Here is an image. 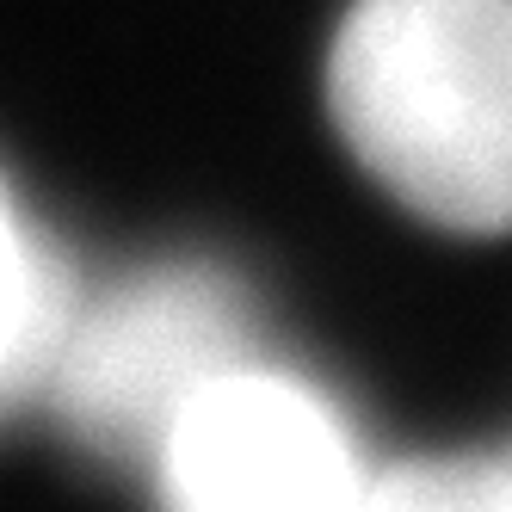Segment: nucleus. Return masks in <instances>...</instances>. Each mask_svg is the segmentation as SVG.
Returning <instances> with one entry per match:
<instances>
[{
	"label": "nucleus",
	"instance_id": "5",
	"mask_svg": "<svg viewBox=\"0 0 512 512\" xmlns=\"http://www.w3.org/2000/svg\"><path fill=\"white\" fill-rule=\"evenodd\" d=\"M371 512H512V445L377 463Z\"/></svg>",
	"mask_w": 512,
	"mask_h": 512
},
{
	"label": "nucleus",
	"instance_id": "2",
	"mask_svg": "<svg viewBox=\"0 0 512 512\" xmlns=\"http://www.w3.org/2000/svg\"><path fill=\"white\" fill-rule=\"evenodd\" d=\"M253 352L247 290L223 266L161 260L99 297L75 290L44 395L81 451L142 469L161 432Z\"/></svg>",
	"mask_w": 512,
	"mask_h": 512
},
{
	"label": "nucleus",
	"instance_id": "4",
	"mask_svg": "<svg viewBox=\"0 0 512 512\" xmlns=\"http://www.w3.org/2000/svg\"><path fill=\"white\" fill-rule=\"evenodd\" d=\"M68 309H75L68 260L0 173V414L44 395Z\"/></svg>",
	"mask_w": 512,
	"mask_h": 512
},
{
	"label": "nucleus",
	"instance_id": "3",
	"mask_svg": "<svg viewBox=\"0 0 512 512\" xmlns=\"http://www.w3.org/2000/svg\"><path fill=\"white\" fill-rule=\"evenodd\" d=\"M142 469L161 512H371L377 488L352 414L260 352L216 377Z\"/></svg>",
	"mask_w": 512,
	"mask_h": 512
},
{
	"label": "nucleus",
	"instance_id": "1",
	"mask_svg": "<svg viewBox=\"0 0 512 512\" xmlns=\"http://www.w3.org/2000/svg\"><path fill=\"white\" fill-rule=\"evenodd\" d=\"M327 112L432 229L512 235V0H352Z\"/></svg>",
	"mask_w": 512,
	"mask_h": 512
}]
</instances>
